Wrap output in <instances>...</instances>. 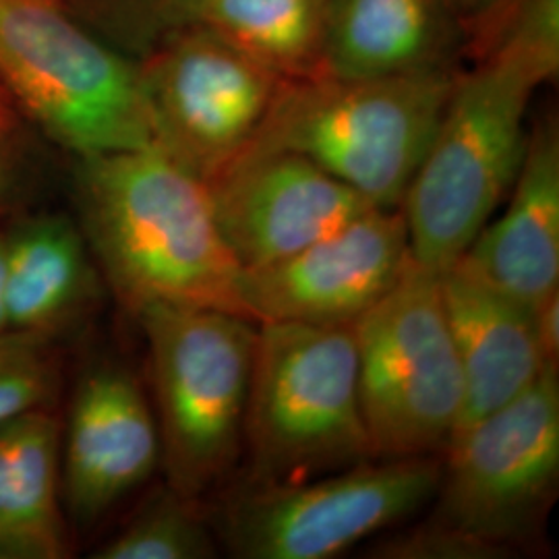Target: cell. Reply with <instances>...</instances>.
I'll use <instances>...</instances> for the list:
<instances>
[{
    "mask_svg": "<svg viewBox=\"0 0 559 559\" xmlns=\"http://www.w3.org/2000/svg\"><path fill=\"white\" fill-rule=\"evenodd\" d=\"M100 267L80 222L32 210L4 224L7 330L60 344L102 300Z\"/></svg>",
    "mask_w": 559,
    "mask_h": 559,
    "instance_id": "9a60e30c",
    "label": "cell"
},
{
    "mask_svg": "<svg viewBox=\"0 0 559 559\" xmlns=\"http://www.w3.org/2000/svg\"><path fill=\"white\" fill-rule=\"evenodd\" d=\"M242 452L249 483L313 479L373 460L353 325L258 323Z\"/></svg>",
    "mask_w": 559,
    "mask_h": 559,
    "instance_id": "5b68a950",
    "label": "cell"
},
{
    "mask_svg": "<svg viewBox=\"0 0 559 559\" xmlns=\"http://www.w3.org/2000/svg\"><path fill=\"white\" fill-rule=\"evenodd\" d=\"M473 59L400 203L411 255L438 274L466 253L516 180L528 104L559 71V0H522Z\"/></svg>",
    "mask_w": 559,
    "mask_h": 559,
    "instance_id": "6da1fadb",
    "label": "cell"
},
{
    "mask_svg": "<svg viewBox=\"0 0 559 559\" xmlns=\"http://www.w3.org/2000/svg\"><path fill=\"white\" fill-rule=\"evenodd\" d=\"M200 501L180 496L168 485L162 487L141 503L115 537L102 543L92 558H216L218 543Z\"/></svg>",
    "mask_w": 559,
    "mask_h": 559,
    "instance_id": "ffe728a7",
    "label": "cell"
},
{
    "mask_svg": "<svg viewBox=\"0 0 559 559\" xmlns=\"http://www.w3.org/2000/svg\"><path fill=\"white\" fill-rule=\"evenodd\" d=\"M135 321L166 485L201 500L242 454L258 321L187 307H147Z\"/></svg>",
    "mask_w": 559,
    "mask_h": 559,
    "instance_id": "8992f818",
    "label": "cell"
},
{
    "mask_svg": "<svg viewBox=\"0 0 559 559\" xmlns=\"http://www.w3.org/2000/svg\"><path fill=\"white\" fill-rule=\"evenodd\" d=\"M480 278L537 307L559 290V131L540 120L528 135L510 201L460 258Z\"/></svg>",
    "mask_w": 559,
    "mask_h": 559,
    "instance_id": "2e32d148",
    "label": "cell"
},
{
    "mask_svg": "<svg viewBox=\"0 0 559 559\" xmlns=\"http://www.w3.org/2000/svg\"><path fill=\"white\" fill-rule=\"evenodd\" d=\"M460 69L282 81L247 150L293 152L383 210H399Z\"/></svg>",
    "mask_w": 559,
    "mask_h": 559,
    "instance_id": "3957f363",
    "label": "cell"
},
{
    "mask_svg": "<svg viewBox=\"0 0 559 559\" xmlns=\"http://www.w3.org/2000/svg\"><path fill=\"white\" fill-rule=\"evenodd\" d=\"M98 38L140 59L177 27L185 0H59Z\"/></svg>",
    "mask_w": 559,
    "mask_h": 559,
    "instance_id": "7402d4cb",
    "label": "cell"
},
{
    "mask_svg": "<svg viewBox=\"0 0 559 559\" xmlns=\"http://www.w3.org/2000/svg\"><path fill=\"white\" fill-rule=\"evenodd\" d=\"M29 127L17 110V106L11 100L9 92L0 83V131H17Z\"/></svg>",
    "mask_w": 559,
    "mask_h": 559,
    "instance_id": "4316f807",
    "label": "cell"
},
{
    "mask_svg": "<svg viewBox=\"0 0 559 559\" xmlns=\"http://www.w3.org/2000/svg\"><path fill=\"white\" fill-rule=\"evenodd\" d=\"M60 433L59 406L25 413L0 429V559L71 558Z\"/></svg>",
    "mask_w": 559,
    "mask_h": 559,
    "instance_id": "ac0fdd59",
    "label": "cell"
},
{
    "mask_svg": "<svg viewBox=\"0 0 559 559\" xmlns=\"http://www.w3.org/2000/svg\"><path fill=\"white\" fill-rule=\"evenodd\" d=\"M138 67L154 145L203 180L249 147L286 81L198 25L166 32Z\"/></svg>",
    "mask_w": 559,
    "mask_h": 559,
    "instance_id": "30bf717a",
    "label": "cell"
},
{
    "mask_svg": "<svg viewBox=\"0 0 559 559\" xmlns=\"http://www.w3.org/2000/svg\"><path fill=\"white\" fill-rule=\"evenodd\" d=\"M71 195L104 284L133 318L187 307L253 320L207 182L158 145L71 158Z\"/></svg>",
    "mask_w": 559,
    "mask_h": 559,
    "instance_id": "7a4b0ae2",
    "label": "cell"
},
{
    "mask_svg": "<svg viewBox=\"0 0 559 559\" xmlns=\"http://www.w3.org/2000/svg\"><path fill=\"white\" fill-rule=\"evenodd\" d=\"M353 332L373 459L440 454L454 438L464 406L440 274L411 255L396 286L353 323Z\"/></svg>",
    "mask_w": 559,
    "mask_h": 559,
    "instance_id": "52a82bcc",
    "label": "cell"
},
{
    "mask_svg": "<svg viewBox=\"0 0 559 559\" xmlns=\"http://www.w3.org/2000/svg\"><path fill=\"white\" fill-rule=\"evenodd\" d=\"M462 38L445 0H328L320 75L388 78L450 64Z\"/></svg>",
    "mask_w": 559,
    "mask_h": 559,
    "instance_id": "e0dca14e",
    "label": "cell"
},
{
    "mask_svg": "<svg viewBox=\"0 0 559 559\" xmlns=\"http://www.w3.org/2000/svg\"><path fill=\"white\" fill-rule=\"evenodd\" d=\"M498 0H445L450 11L459 21L462 38L473 29V25L496 4Z\"/></svg>",
    "mask_w": 559,
    "mask_h": 559,
    "instance_id": "484cf974",
    "label": "cell"
},
{
    "mask_svg": "<svg viewBox=\"0 0 559 559\" xmlns=\"http://www.w3.org/2000/svg\"><path fill=\"white\" fill-rule=\"evenodd\" d=\"M436 456L367 460L320 477L247 483L216 520L224 547L242 559H330L411 519L436 500Z\"/></svg>",
    "mask_w": 559,
    "mask_h": 559,
    "instance_id": "ba28073f",
    "label": "cell"
},
{
    "mask_svg": "<svg viewBox=\"0 0 559 559\" xmlns=\"http://www.w3.org/2000/svg\"><path fill=\"white\" fill-rule=\"evenodd\" d=\"M0 83L34 133L69 158L154 143L138 59L59 0H0Z\"/></svg>",
    "mask_w": 559,
    "mask_h": 559,
    "instance_id": "277c9868",
    "label": "cell"
},
{
    "mask_svg": "<svg viewBox=\"0 0 559 559\" xmlns=\"http://www.w3.org/2000/svg\"><path fill=\"white\" fill-rule=\"evenodd\" d=\"M46 160L32 127L0 131V226L38 207Z\"/></svg>",
    "mask_w": 559,
    "mask_h": 559,
    "instance_id": "603a6c76",
    "label": "cell"
},
{
    "mask_svg": "<svg viewBox=\"0 0 559 559\" xmlns=\"http://www.w3.org/2000/svg\"><path fill=\"white\" fill-rule=\"evenodd\" d=\"M62 378L60 344L0 332V429L25 413L59 406Z\"/></svg>",
    "mask_w": 559,
    "mask_h": 559,
    "instance_id": "44dd1931",
    "label": "cell"
},
{
    "mask_svg": "<svg viewBox=\"0 0 559 559\" xmlns=\"http://www.w3.org/2000/svg\"><path fill=\"white\" fill-rule=\"evenodd\" d=\"M7 330L4 316V224L0 226V332Z\"/></svg>",
    "mask_w": 559,
    "mask_h": 559,
    "instance_id": "83f0119b",
    "label": "cell"
},
{
    "mask_svg": "<svg viewBox=\"0 0 559 559\" xmlns=\"http://www.w3.org/2000/svg\"><path fill=\"white\" fill-rule=\"evenodd\" d=\"M373 558L385 559H498L510 556V549L460 533L440 522H427L381 540Z\"/></svg>",
    "mask_w": 559,
    "mask_h": 559,
    "instance_id": "cb8c5ba5",
    "label": "cell"
},
{
    "mask_svg": "<svg viewBox=\"0 0 559 559\" xmlns=\"http://www.w3.org/2000/svg\"><path fill=\"white\" fill-rule=\"evenodd\" d=\"M160 468L150 394L117 360L85 367L62 415L60 477L69 524L96 526Z\"/></svg>",
    "mask_w": 559,
    "mask_h": 559,
    "instance_id": "7c38bea8",
    "label": "cell"
},
{
    "mask_svg": "<svg viewBox=\"0 0 559 559\" xmlns=\"http://www.w3.org/2000/svg\"><path fill=\"white\" fill-rule=\"evenodd\" d=\"M535 321L545 359L558 365L559 357V290L535 307Z\"/></svg>",
    "mask_w": 559,
    "mask_h": 559,
    "instance_id": "d4e9b609",
    "label": "cell"
},
{
    "mask_svg": "<svg viewBox=\"0 0 559 559\" xmlns=\"http://www.w3.org/2000/svg\"><path fill=\"white\" fill-rule=\"evenodd\" d=\"M411 260L399 210L371 207L290 258L242 272L251 318L353 325L399 282Z\"/></svg>",
    "mask_w": 559,
    "mask_h": 559,
    "instance_id": "8fae6325",
    "label": "cell"
},
{
    "mask_svg": "<svg viewBox=\"0 0 559 559\" xmlns=\"http://www.w3.org/2000/svg\"><path fill=\"white\" fill-rule=\"evenodd\" d=\"M328 0H185L180 25L235 44L282 80L320 75Z\"/></svg>",
    "mask_w": 559,
    "mask_h": 559,
    "instance_id": "d6986e66",
    "label": "cell"
},
{
    "mask_svg": "<svg viewBox=\"0 0 559 559\" xmlns=\"http://www.w3.org/2000/svg\"><path fill=\"white\" fill-rule=\"evenodd\" d=\"M205 182L242 270L290 258L376 207L318 164L282 150H245Z\"/></svg>",
    "mask_w": 559,
    "mask_h": 559,
    "instance_id": "4fadbf2b",
    "label": "cell"
},
{
    "mask_svg": "<svg viewBox=\"0 0 559 559\" xmlns=\"http://www.w3.org/2000/svg\"><path fill=\"white\" fill-rule=\"evenodd\" d=\"M440 290L464 383L459 433L528 390L551 362L540 346L535 307L460 260L440 272Z\"/></svg>",
    "mask_w": 559,
    "mask_h": 559,
    "instance_id": "5bb4252c",
    "label": "cell"
},
{
    "mask_svg": "<svg viewBox=\"0 0 559 559\" xmlns=\"http://www.w3.org/2000/svg\"><path fill=\"white\" fill-rule=\"evenodd\" d=\"M445 450L433 522L510 551L533 539L558 491V365Z\"/></svg>",
    "mask_w": 559,
    "mask_h": 559,
    "instance_id": "9c48e42d",
    "label": "cell"
}]
</instances>
